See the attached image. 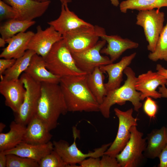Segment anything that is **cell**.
I'll return each instance as SVG.
<instances>
[{
	"instance_id": "33",
	"label": "cell",
	"mask_w": 167,
	"mask_h": 167,
	"mask_svg": "<svg viewBox=\"0 0 167 167\" xmlns=\"http://www.w3.org/2000/svg\"><path fill=\"white\" fill-rule=\"evenodd\" d=\"M145 99L143 105V111L150 119L155 118L158 109L157 103L149 96Z\"/></svg>"
},
{
	"instance_id": "31",
	"label": "cell",
	"mask_w": 167,
	"mask_h": 167,
	"mask_svg": "<svg viewBox=\"0 0 167 167\" xmlns=\"http://www.w3.org/2000/svg\"><path fill=\"white\" fill-rule=\"evenodd\" d=\"M39 167H69L54 149L39 162Z\"/></svg>"
},
{
	"instance_id": "38",
	"label": "cell",
	"mask_w": 167,
	"mask_h": 167,
	"mask_svg": "<svg viewBox=\"0 0 167 167\" xmlns=\"http://www.w3.org/2000/svg\"><path fill=\"white\" fill-rule=\"evenodd\" d=\"M157 72L164 76L167 79L165 85L167 86V69L160 64H157L156 67Z\"/></svg>"
},
{
	"instance_id": "42",
	"label": "cell",
	"mask_w": 167,
	"mask_h": 167,
	"mask_svg": "<svg viewBox=\"0 0 167 167\" xmlns=\"http://www.w3.org/2000/svg\"><path fill=\"white\" fill-rule=\"evenodd\" d=\"M7 43L6 41L3 38H0V47H5V44Z\"/></svg>"
},
{
	"instance_id": "9",
	"label": "cell",
	"mask_w": 167,
	"mask_h": 167,
	"mask_svg": "<svg viewBox=\"0 0 167 167\" xmlns=\"http://www.w3.org/2000/svg\"><path fill=\"white\" fill-rule=\"evenodd\" d=\"M104 29L97 25L82 27L64 34L63 39L71 53L80 52L94 46Z\"/></svg>"
},
{
	"instance_id": "5",
	"label": "cell",
	"mask_w": 167,
	"mask_h": 167,
	"mask_svg": "<svg viewBox=\"0 0 167 167\" xmlns=\"http://www.w3.org/2000/svg\"><path fill=\"white\" fill-rule=\"evenodd\" d=\"M72 132L74 142L71 145L66 141L62 139L53 142L54 150L69 167H77L76 164H79L89 157H101L112 143L105 144L101 147L95 149L93 152L84 153L78 148L76 145V140L79 136V131L76 127H73Z\"/></svg>"
},
{
	"instance_id": "41",
	"label": "cell",
	"mask_w": 167,
	"mask_h": 167,
	"mask_svg": "<svg viewBox=\"0 0 167 167\" xmlns=\"http://www.w3.org/2000/svg\"><path fill=\"white\" fill-rule=\"evenodd\" d=\"M40 2H45L49 0H36ZM61 3L62 4H68L72 2V0H59Z\"/></svg>"
},
{
	"instance_id": "15",
	"label": "cell",
	"mask_w": 167,
	"mask_h": 167,
	"mask_svg": "<svg viewBox=\"0 0 167 167\" xmlns=\"http://www.w3.org/2000/svg\"><path fill=\"white\" fill-rule=\"evenodd\" d=\"M0 92L5 98L6 105L15 113H16L23 101L26 92L21 79L1 80Z\"/></svg>"
},
{
	"instance_id": "6",
	"label": "cell",
	"mask_w": 167,
	"mask_h": 167,
	"mask_svg": "<svg viewBox=\"0 0 167 167\" xmlns=\"http://www.w3.org/2000/svg\"><path fill=\"white\" fill-rule=\"evenodd\" d=\"M26 89L23 101L18 112L15 113L14 120L27 126L36 115L41 94V83L32 79L25 72L20 78Z\"/></svg>"
},
{
	"instance_id": "3",
	"label": "cell",
	"mask_w": 167,
	"mask_h": 167,
	"mask_svg": "<svg viewBox=\"0 0 167 167\" xmlns=\"http://www.w3.org/2000/svg\"><path fill=\"white\" fill-rule=\"evenodd\" d=\"M123 73L127 77L124 84L108 92L103 102L100 105V112L105 118H109L111 108L116 104L122 105L126 101H130L136 112H138L142 106L141 93L136 90L135 87L137 78L135 72L131 68L127 66Z\"/></svg>"
},
{
	"instance_id": "30",
	"label": "cell",
	"mask_w": 167,
	"mask_h": 167,
	"mask_svg": "<svg viewBox=\"0 0 167 167\" xmlns=\"http://www.w3.org/2000/svg\"><path fill=\"white\" fill-rule=\"evenodd\" d=\"M6 167H39L38 162L13 154H6Z\"/></svg>"
},
{
	"instance_id": "22",
	"label": "cell",
	"mask_w": 167,
	"mask_h": 167,
	"mask_svg": "<svg viewBox=\"0 0 167 167\" xmlns=\"http://www.w3.org/2000/svg\"><path fill=\"white\" fill-rule=\"evenodd\" d=\"M42 121L35 115L26 126L23 142L42 144L50 141L52 135Z\"/></svg>"
},
{
	"instance_id": "14",
	"label": "cell",
	"mask_w": 167,
	"mask_h": 167,
	"mask_svg": "<svg viewBox=\"0 0 167 167\" xmlns=\"http://www.w3.org/2000/svg\"><path fill=\"white\" fill-rule=\"evenodd\" d=\"M166 81L164 76L152 70L139 75L137 77L135 87L141 93V100L148 96L156 99L161 98V93L156 89L158 86L165 85Z\"/></svg>"
},
{
	"instance_id": "40",
	"label": "cell",
	"mask_w": 167,
	"mask_h": 167,
	"mask_svg": "<svg viewBox=\"0 0 167 167\" xmlns=\"http://www.w3.org/2000/svg\"><path fill=\"white\" fill-rule=\"evenodd\" d=\"M158 92L161 93V97L167 98V88L165 85H163L159 87Z\"/></svg>"
},
{
	"instance_id": "13",
	"label": "cell",
	"mask_w": 167,
	"mask_h": 167,
	"mask_svg": "<svg viewBox=\"0 0 167 167\" xmlns=\"http://www.w3.org/2000/svg\"><path fill=\"white\" fill-rule=\"evenodd\" d=\"M12 6L16 13V19L32 20L42 16L48 9L51 1L40 2L36 0H2Z\"/></svg>"
},
{
	"instance_id": "34",
	"label": "cell",
	"mask_w": 167,
	"mask_h": 167,
	"mask_svg": "<svg viewBox=\"0 0 167 167\" xmlns=\"http://www.w3.org/2000/svg\"><path fill=\"white\" fill-rule=\"evenodd\" d=\"M101 167H121L116 157L104 154L100 159Z\"/></svg>"
},
{
	"instance_id": "1",
	"label": "cell",
	"mask_w": 167,
	"mask_h": 167,
	"mask_svg": "<svg viewBox=\"0 0 167 167\" xmlns=\"http://www.w3.org/2000/svg\"><path fill=\"white\" fill-rule=\"evenodd\" d=\"M87 74L61 77L59 85L68 112H100V104L87 84Z\"/></svg>"
},
{
	"instance_id": "35",
	"label": "cell",
	"mask_w": 167,
	"mask_h": 167,
	"mask_svg": "<svg viewBox=\"0 0 167 167\" xmlns=\"http://www.w3.org/2000/svg\"><path fill=\"white\" fill-rule=\"evenodd\" d=\"M80 167H101L100 158L89 157L79 164Z\"/></svg>"
},
{
	"instance_id": "27",
	"label": "cell",
	"mask_w": 167,
	"mask_h": 167,
	"mask_svg": "<svg viewBox=\"0 0 167 167\" xmlns=\"http://www.w3.org/2000/svg\"><path fill=\"white\" fill-rule=\"evenodd\" d=\"M121 12L126 13L128 10L139 11L150 10L155 8L160 9L167 7V0H126L119 5Z\"/></svg>"
},
{
	"instance_id": "23",
	"label": "cell",
	"mask_w": 167,
	"mask_h": 167,
	"mask_svg": "<svg viewBox=\"0 0 167 167\" xmlns=\"http://www.w3.org/2000/svg\"><path fill=\"white\" fill-rule=\"evenodd\" d=\"M147 144L143 152L144 157L154 159L158 157L167 144V132L166 127L153 130L147 134Z\"/></svg>"
},
{
	"instance_id": "32",
	"label": "cell",
	"mask_w": 167,
	"mask_h": 167,
	"mask_svg": "<svg viewBox=\"0 0 167 167\" xmlns=\"http://www.w3.org/2000/svg\"><path fill=\"white\" fill-rule=\"evenodd\" d=\"M16 13L14 9L2 0H0V21L16 19Z\"/></svg>"
},
{
	"instance_id": "16",
	"label": "cell",
	"mask_w": 167,
	"mask_h": 167,
	"mask_svg": "<svg viewBox=\"0 0 167 167\" xmlns=\"http://www.w3.org/2000/svg\"><path fill=\"white\" fill-rule=\"evenodd\" d=\"M99 36L107 43V46L101 49V53L109 55L113 63L126 50L136 49L139 46V43L128 38H123L117 35H108L105 29L101 32Z\"/></svg>"
},
{
	"instance_id": "18",
	"label": "cell",
	"mask_w": 167,
	"mask_h": 167,
	"mask_svg": "<svg viewBox=\"0 0 167 167\" xmlns=\"http://www.w3.org/2000/svg\"><path fill=\"white\" fill-rule=\"evenodd\" d=\"M136 54V52L123 57L118 62L113 63L100 67V69L108 75L107 82L105 86L108 92L121 86L122 81L123 74L126 68L131 64Z\"/></svg>"
},
{
	"instance_id": "28",
	"label": "cell",
	"mask_w": 167,
	"mask_h": 167,
	"mask_svg": "<svg viewBox=\"0 0 167 167\" xmlns=\"http://www.w3.org/2000/svg\"><path fill=\"white\" fill-rule=\"evenodd\" d=\"M35 23L33 20H23L16 19L8 20L0 26L1 37L6 40L19 33L25 32Z\"/></svg>"
},
{
	"instance_id": "10",
	"label": "cell",
	"mask_w": 167,
	"mask_h": 167,
	"mask_svg": "<svg viewBox=\"0 0 167 167\" xmlns=\"http://www.w3.org/2000/svg\"><path fill=\"white\" fill-rule=\"evenodd\" d=\"M114 111L118 120V131L114 140L104 154L116 157L129 141L131 136L130 128L133 126H137L138 119L133 117L132 108L123 111L115 108Z\"/></svg>"
},
{
	"instance_id": "44",
	"label": "cell",
	"mask_w": 167,
	"mask_h": 167,
	"mask_svg": "<svg viewBox=\"0 0 167 167\" xmlns=\"http://www.w3.org/2000/svg\"><path fill=\"white\" fill-rule=\"evenodd\" d=\"M6 126V125L2 122L0 123V132L2 133Z\"/></svg>"
},
{
	"instance_id": "7",
	"label": "cell",
	"mask_w": 167,
	"mask_h": 167,
	"mask_svg": "<svg viewBox=\"0 0 167 167\" xmlns=\"http://www.w3.org/2000/svg\"><path fill=\"white\" fill-rule=\"evenodd\" d=\"M130 139L122 151L116 156L121 167H138L142 162L144 156L143 152L146 147V138L139 131L137 126H132L130 129Z\"/></svg>"
},
{
	"instance_id": "21",
	"label": "cell",
	"mask_w": 167,
	"mask_h": 167,
	"mask_svg": "<svg viewBox=\"0 0 167 167\" xmlns=\"http://www.w3.org/2000/svg\"><path fill=\"white\" fill-rule=\"evenodd\" d=\"M54 149L50 141L42 144H33L23 142L11 149L3 151L6 154H13L26 157L38 162Z\"/></svg>"
},
{
	"instance_id": "45",
	"label": "cell",
	"mask_w": 167,
	"mask_h": 167,
	"mask_svg": "<svg viewBox=\"0 0 167 167\" xmlns=\"http://www.w3.org/2000/svg\"><path fill=\"white\" fill-rule=\"evenodd\" d=\"M165 127H166V131H167V124L166 125V126H165Z\"/></svg>"
},
{
	"instance_id": "11",
	"label": "cell",
	"mask_w": 167,
	"mask_h": 167,
	"mask_svg": "<svg viewBox=\"0 0 167 167\" xmlns=\"http://www.w3.org/2000/svg\"><path fill=\"white\" fill-rule=\"evenodd\" d=\"M106 42L102 40L99 41L93 47L84 51L72 53L77 66L87 74L92 73L97 67L113 63L110 58L101 55V51Z\"/></svg>"
},
{
	"instance_id": "2",
	"label": "cell",
	"mask_w": 167,
	"mask_h": 167,
	"mask_svg": "<svg viewBox=\"0 0 167 167\" xmlns=\"http://www.w3.org/2000/svg\"><path fill=\"white\" fill-rule=\"evenodd\" d=\"M68 112L59 84L41 83V94L36 115L50 131L57 126L61 115Z\"/></svg>"
},
{
	"instance_id": "8",
	"label": "cell",
	"mask_w": 167,
	"mask_h": 167,
	"mask_svg": "<svg viewBox=\"0 0 167 167\" xmlns=\"http://www.w3.org/2000/svg\"><path fill=\"white\" fill-rule=\"evenodd\" d=\"M136 24L142 27L146 41L147 49L154 51L160 34L164 27L165 14L160 9L139 11L136 16Z\"/></svg>"
},
{
	"instance_id": "17",
	"label": "cell",
	"mask_w": 167,
	"mask_h": 167,
	"mask_svg": "<svg viewBox=\"0 0 167 167\" xmlns=\"http://www.w3.org/2000/svg\"><path fill=\"white\" fill-rule=\"evenodd\" d=\"M48 24L53 26L62 35L81 27L93 25L79 18L74 12L71 11L68 4H62L59 17L54 20L48 22Z\"/></svg>"
},
{
	"instance_id": "24",
	"label": "cell",
	"mask_w": 167,
	"mask_h": 167,
	"mask_svg": "<svg viewBox=\"0 0 167 167\" xmlns=\"http://www.w3.org/2000/svg\"><path fill=\"white\" fill-rule=\"evenodd\" d=\"M7 133H0V151L13 148L23 141L26 126L12 121Z\"/></svg>"
},
{
	"instance_id": "25",
	"label": "cell",
	"mask_w": 167,
	"mask_h": 167,
	"mask_svg": "<svg viewBox=\"0 0 167 167\" xmlns=\"http://www.w3.org/2000/svg\"><path fill=\"white\" fill-rule=\"evenodd\" d=\"M104 73L99 67H97L92 73L87 74L88 86L100 105L107 93L104 83Z\"/></svg>"
},
{
	"instance_id": "12",
	"label": "cell",
	"mask_w": 167,
	"mask_h": 167,
	"mask_svg": "<svg viewBox=\"0 0 167 167\" xmlns=\"http://www.w3.org/2000/svg\"><path fill=\"white\" fill-rule=\"evenodd\" d=\"M43 30L40 25L36 27V32L31 38L27 50L34 51L43 57H46L53 45L63 39L62 36L51 25Z\"/></svg>"
},
{
	"instance_id": "19",
	"label": "cell",
	"mask_w": 167,
	"mask_h": 167,
	"mask_svg": "<svg viewBox=\"0 0 167 167\" xmlns=\"http://www.w3.org/2000/svg\"><path fill=\"white\" fill-rule=\"evenodd\" d=\"M24 72L35 81L40 83L59 84L61 77L52 73L46 67L45 59L35 54Z\"/></svg>"
},
{
	"instance_id": "43",
	"label": "cell",
	"mask_w": 167,
	"mask_h": 167,
	"mask_svg": "<svg viewBox=\"0 0 167 167\" xmlns=\"http://www.w3.org/2000/svg\"><path fill=\"white\" fill-rule=\"evenodd\" d=\"M111 3L114 6L117 7L119 6L120 3L119 0H110Z\"/></svg>"
},
{
	"instance_id": "4",
	"label": "cell",
	"mask_w": 167,
	"mask_h": 167,
	"mask_svg": "<svg viewBox=\"0 0 167 167\" xmlns=\"http://www.w3.org/2000/svg\"><path fill=\"white\" fill-rule=\"evenodd\" d=\"M44 59L48 69L61 77L87 74L77 66L72 53L63 39L53 45Z\"/></svg>"
},
{
	"instance_id": "20",
	"label": "cell",
	"mask_w": 167,
	"mask_h": 167,
	"mask_svg": "<svg viewBox=\"0 0 167 167\" xmlns=\"http://www.w3.org/2000/svg\"><path fill=\"white\" fill-rule=\"evenodd\" d=\"M34 33L31 31L21 32L6 40L8 45L3 49L0 57L16 59L22 56Z\"/></svg>"
},
{
	"instance_id": "37",
	"label": "cell",
	"mask_w": 167,
	"mask_h": 167,
	"mask_svg": "<svg viewBox=\"0 0 167 167\" xmlns=\"http://www.w3.org/2000/svg\"><path fill=\"white\" fill-rule=\"evenodd\" d=\"M159 163L158 167H167V144L162 150L158 157Z\"/></svg>"
},
{
	"instance_id": "26",
	"label": "cell",
	"mask_w": 167,
	"mask_h": 167,
	"mask_svg": "<svg viewBox=\"0 0 167 167\" xmlns=\"http://www.w3.org/2000/svg\"><path fill=\"white\" fill-rule=\"evenodd\" d=\"M35 54L32 50H27L22 56L16 59L10 68L5 71L1 80H16L19 79L28 67L32 57Z\"/></svg>"
},
{
	"instance_id": "39",
	"label": "cell",
	"mask_w": 167,
	"mask_h": 167,
	"mask_svg": "<svg viewBox=\"0 0 167 167\" xmlns=\"http://www.w3.org/2000/svg\"><path fill=\"white\" fill-rule=\"evenodd\" d=\"M7 156L3 151H0V167H6Z\"/></svg>"
},
{
	"instance_id": "36",
	"label": "cell",
	"mask_w": 167,
	"mask_h": 167,
	"mask_svg": "<svg viewBox=\"0 0 167 167\" xmlns=\"http://www.w3.org/2000/svg\"><path fill=\"white\" fill-rule=\"evenodd\" d=\"M16 59L2 58L0 59V77L1 79L5 71L14 63Z\"/></svg>"
},
{
	"instance_id": "29",
	"label": "cell",
	"mask_w": 167,
	"mask_h": 167,
	"mask_svg": "<svg viewBox=\"0 0 167 167\" xmlns=\"http://www.w3.org/2000/svg\"><path fill=\"white\" fill-rule=\"evenodd\" d=\"M148 58L153 62L159 60L167 62V21L160 34L154 51L150 52Z\"/></svg>"
}]
</instances>
